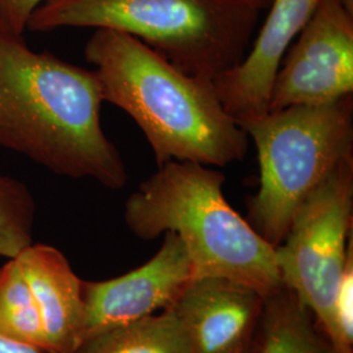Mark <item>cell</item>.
I'll use <instances>...</instances> for the list:
<instances>
[{
	"mask_svg": "<svg viewBox=\"0 0 353 353\" xmlns=\"http://www.w3.org/2000/svg\"><path fill=\"white\" fill-rule=\"evenodd\" d=\"M353 156L316 188L275 248L281 283L313 313L331 341L341 275L353 255Z\"/></svg>",
	"mask_w": 353,
	"mask_h": 353,
	"instance_id": "cell-6",
	"label": "cell"
},
{
	"mask_svg": "<svg viewBox=\"0 0 353 353\" xmlns=\"http://www.w3.org/2000/svg\"><path fill=\"white\" fill-rule=\"evenodd\" d=\"M225 176L207 165L169 161L125 204V221L140 240L174 233L183 243L192 279L225 278L263 297L283 287L275 248L225 199Z\"/></svg>",
	"mask_w": 353,
	"mask_h": 353,
	"instance_id": "cell-3",
	"label": "cell"
},
{
	"mask_svg": "<svg viewBox=\"0 0 353 353\" xmlns=\"http://www.w3.org/2000/svg\"><path fill=\"white\" fill-rule=\"evenodd\" d=\"M0 353H42L23 343L8 339L0 335Z\"/></svg>",
	"mask_w": 353,
	"mask_h": 353,
	"instance_id": "cell-17",
	"label": "cell"
},
{
	"mask_svg": "<svg viewBox=\"0 0 353 353\" xmlns=\"http://www.w3.org/2000/svg\"><path fill=\"white\" fill-rule=\"evenodd\" d=\"M240 126L254 141L259 164V189L248 201L246 220L276 248L307 196L352 157L353 96L268 110Z\"/></svg>",
	"mask_w": 353,
	"mask_h": 353,
	"instance_id": "cell-5",
	"label": "cell"
},
{
	"mask_svg": "<svg viewBox=\"0 0 353 353\" xmlns=\"http://www.w3.org/2000/svg\"><path fill=\"white\" fill-rule=\"evenodd\" d=\"M252 353H335L313 313L285 288L265 296Z\"/></svg>",
	"mask_w": 353,
	"mask_h": 353,
	"instance_id": "cell-12",
	"label": "cell"
},
{
	"mask_svg": "<svg viewBox=\"0 0 353 353\" xmlns=\"http://www.w3.org/2000/svg\"><path fill=\"white\" fill-rule=\"evenodd\" d=\"M84 54L100 79L103 101L134 119L159 166L192 161L224 168L245 157L249 137L224 109L212 83L188 75L118 30L96 29Z\"/></svg>",
	"mask_w": 353,
	"mask_h": 353,
	"instance_id": "cell-2",
	"label": "cell"
},
{
	"mask_svg": "<svg viewBox=\"0 0 353 353\" xmlns=\"http://www.w3.org/2000/svg\"><path fill=\"white\" fill-rule=\"evenodd\" d=\"M353 94V11L321 0L274 79L268 110L318 106Z\"/></svg>",
	"mask_w": 353,
	"mask_h": 353,
	"instance_id": "cell-7",
	"label": "cell"
},
{
	"mask_svg": "<svg viewBox=\"0 0 353 353\" xmlns=\"http://www.w3.org/2000/svg\"><path fill=\"white\" fill-rule=\"evenodd\" d=\"M265 297L225 278L192 279L169 307L186 338L188 353H252Z\"/></svg>",
	"mask_w": 353,
	"mask_h": 353,
	"instance_id": "cell-9",
	"label": "cell"
},
{
	"mask_svg": "<svg viewBox=\"0 0 353 353\" xmlns=\"http://www.w3.org/2000/svg\"><path fill=\"white\" fill-rule=\"evenodd\" d=\"M36 204L19 179L0 176V256L12 259L33 243Z\"/></svg>",
	"mask_w": 353,
	"mask_h": 353,
	"instance_id": "cell-15",
	"label": "cell"
},
{
	"mask_svg": "<svg viewBox=\"0 0 353 353\" xmlns=\"http://www.w3.org/2000/svg\"><path fill=\"white\" fill-rule=\"evenodd\" d=\"M191 280L189 255L172 232L165 233L160 250L138 268L103 281L83 280L85 316L81 344L169 309Z\"/></svg>",
	"mask_w": 353,
	"mask_h": 353,
	"instance_id": "cell-8",
	"label": "cell"
},
{
	"mask_svg": "<svg viewBox=\"0 0 353 353\" xmlns=\"http://www.w3.org/2000/svg\"><path fill=\"white\" fill-rule=\"evenodd\" d=\"M43 0H0V26L23 34L29 17Z\"/></svg>",
	"mask_w": 353,
	"mask_h": 353,
	"instance_id": "cell-16",
	"label": "cell"
},
{
	"mask_svg": "<svg viewBox=\"0 0 353 353\" xmlns=\"http://www.w3.org/2000/svg\"><path fill=\"white\" fill-rule=\"evenodd\" d=\"M75 353H188V344L174 312L166 309L102 332Z\"/></svg>",
	"mask_w": 353,
	"mask_h": 353,
	"instance_id": "cell-13",
	"label": "cell"
},
{
	"mask_svg": "<svg viewBox=\"0 0 353 353\" xmlns=\"http://www.w3.org/2000/svg\"><path fill=\"white\" fill-rule=\"evenodd\" d=\"M259 11L240 0H43L26 29H112L138 38L208 83L242 62Z\"/></svg>",
	"mask_w": 353,
	"mask_h": 353,
	"instance_id": "cell-4",
	"label": "cell"
},
{
	"mask_svg": "<svg viewBox=\"0 0 353 353\" xmlns=\"http://www.w3.org/2000/svg\"><path fill=\"white\" fill-rule=\"evenodd\" d=\"M344 1V4L351 10V11H353V0H343Z\"/></svg>",
	"mask_w": 353,
	"mask_h": 353,
	"instance_id": "cell-19",
	"label": "cell"
},
{
	"mask_svg": "<svg viewBox=\"0 0 353 353\" xmlns=\"http://www.w3.org/2000/svg\"><path fill=\"white\" fill-rule=\"evenodd\" d=\"M321 0H272L265 24L240 64L212 83L217 99L240 125L268 112L279 65Z\"/></svg>",
	"mask_w": 353,
	"mask_h": 353,
	"instance_id": "cell-10",
	"label": "cell"
},
{
	"mask_svg": "<svg viewBox=\"0 0 353 353\" xmlns=\"http://www.w3.org/2000/svg\"><path fill=\"white\" fill-rule=\"evenodd\" d=\"M240 1L248 4V6H250V7L255 8V10L259 11V12L268 10V7H270L271 3H272V0H240Z\"/></svg>",
	"mask_w": 353,
	"mask_h": 353,
	"instance_id": "cell-18",
	"label": "cell"
},
{
	"mask_svg": "<svg viewBox=\"0 0 353 353\" xmlns=\"http://www.w3.org/2000/svg\"><path fill=\"white\" fill-rule=\"evenodd\" d=\"M0 335L49 353L37 303L14 258L0 268Z\"/></svg>",
	"mask_w": 353,
	"mask_h": 353,
	"instance_id": "cell-14",
	"label": "cell"
},
{
	"mask_svg": "<svg viewBox=\"0 0 353 353\" xmlns=\"http://www.w3.org/2000/svg\"><path fill=\"white\" fill-rule=\"evenodd\" d=\"M14 259L34 296L49 353H75L85 316L83 280L50 245L32 243Z\"/></svg>",
	"mask_w": 353,
	"mask_h": 353,
	"instance_id": "cell-11",
	"label": "cell"
},
{
	"mask_svg": "<svg viewBox=\"0 0 353 353\" xmlns=\"http://www.w3.org/2000/svg\"><path fill=\"white\" fill-rule=\"evenodd\" d=\"M102 89L94 70L36 52L0 26V147L52 173L125 188L126 165L101 126Z\"/></svg>",
	"mask_w": 353,
	"mask_h": 353,
	"instance_id": "cell-1",
	"label": "cell"
}]
</instances>
